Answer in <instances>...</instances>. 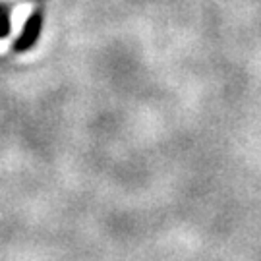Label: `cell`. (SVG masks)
Listing matches in <instances>:
<instances>
[{"label":"cell","mask_w":261,"mask_h":261,"mask_svg":"<svg viewBox=\"0 0 261 261\" xmlns=\"http://www.w3.org/2000/svg\"><path fill=\"white\" fill-rule=\"evenodd\" d=\"M43 21H45V14H43L41 8H37L28 18L25 25L21 29V33H19L18 39L12 45V50L21 55V53H28V50H31V48L35 47L39 37H41V31H43Z\"/></svg>","instance_id":"obj_1"},{"label":"cell","mask_w":261,"mask_h":261,"mask_svg":"<svg viewBox=\"0 0 261 261\" xmlns=\"http://www.w3.org/2000/svg\"><path fill=\"white\" fill-rule=\"evenodd\" d=\"M10 14H12V8H10L8 4H2L0 2V39L8 37L10 29H12Z\"/></svg>","instance_id":"obj_2"}]
</instances>
